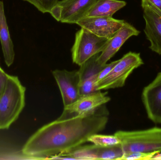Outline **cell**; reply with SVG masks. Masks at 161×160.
<instances>
[{"instance_id":"10","label":"cell","mask_w":161,"mask_h":160,"mask_svg":"<svg viewBox=\"0 0 161 160\" xmlns=\"http://www.w3.org/2000/svg\"><path fill=\"white\" fill-rule=\"evenodd\" d=\"M124 20L112 17H85L76 24L100 37L110 39L125 24Z\"/></svg>"},{"instance_id":"7","label":"cell","mask_w":161,"mask_h":160,"mask_svg":"<svg viewBox=\"0 0 161 160\" xmlns=\"http://www.w3.org/2000/svg\"><path fill=\"white\" fill-rule=\"evenodd\" d=\"M96 0H62L50 12L58 21L77 23L84 17Z\"/></svg>"},{"instance_id":"9","label":"cell","mask_w":161,"mask_h":160,"mask_svg":"<svg viewBox=\"0 0 161 160\" xmlns=\"http://www.w3.org/2000/svg\"><path fill=\"white\" fill-rule=\"evenodd\" d=\"M53 74L59 87L64 107L80 98V76L78 70H56L53 71Z\"/></svg>"},{"instance_id":"8","label":"cell","mask_w":161,"mask_h":160,"mask_svg":"<svg viewBox=\"0 0 161 160\" xmlns=\"http://www.w3.org/2000/svg\"><path fill=\"white\" fill-rule=\"evenodd\" d=\"M144 33L152 51L161 55V12L148 0H142Z\"/></svg>"},{"instance_id":"13","label":"cell","mask_w":161,"mask_h":160,"mask_svg":"<svg viewBox=\"0 0 161 160\" xmlns=\"http://www.w3.org/2000/svg\"><path fill=\"white\" fill-rule=\"evenodd\" d=\"M99 54H96L81 65L78 70L80 76L79 91L81 96L97 91V84L98 74L105 66L99 65L97 61Z\"/></svg>"},{"instance_id":"4","label":"cell","mask_w":161,"mask_h":160,"mask_svg":"<svg viewBox=\"0 0 161 160\" xmlns=\"http://www.w3.org/2000/svg\"><path fill=\"white\" fill-rule=\"evenodd\" d=\"M143 65L140 53L129 52L118 60L110 72L97 84V90L114 89L124 86L132 71Z\"/></svg>"},{"instance_id":"5","label":"cell","mask_w":161,"mask_h":160,"mask_svg":"<svg viewBox=\"0 0 161 160\" xmlns=\"http://www.w3.org/2000/svg\"><path fill=\"white\" fill-rule=\"evenodd\" d=\"M109 39L97 36L81 27L76 33L74 44L72 48L73 62L80 66L92 56L101 53Z\"/></svg>"},{"instance_id":"23","label":"cell","mask_w":161,"mask_h":160,"mask_svg":"<svg viewBox=\"0 0 161 160\" xmlns=\"http://www.w3.org/2000/svg\"><path fill=\"white\" fill-rule=\"evenodd\" d=\"M161 12V0H148Z\"/></svg>"},{"instance_id":"11","label":"cell","mask_w":161,"mask_h":160,"mask_svg":"<svg viewBox=\"0 0 161 160\" xmlns=\"http://www.w3.org/2000/svg\"><path fill=\"white\" fill-rule=\"evenodd\" d=\"M142 100L149 119L161 124V72L144 88Z\"/></svg>"},{"instance_id":"20","label":"cell","mask_w":161,"mask_h":160,"mask_svg":"<svg viewBox=\"0 0 161 160\" xmlns=\"http://www.w3.org/2000/svg\"><path fill=\"white\" fill-rule=\"evenodd\" d=\"M159 153H142V152H133V153H124V156L121 160H149L152 159L156 155Z\"/></svg>"},{"instance_id":"2","label":"cell","mask_w":161,"mask_h":160,"mask_svg":"<svg viewBox=\"0 0 161 160\" xmlns=\"http://www.w3.org/2000/svg\"><path fill=\"white\" fill-rule=\"evenodd\" d=\"M25 88L17 76L8 75L0 98V130L8 129L19 118L25 106Z\"/></svg>"},{"instance_id":"12","label":"cell","mask_w":161,"mask_h":160,"mask_svg":"<svg viewBox=\"0 0 161 160\" xmlns=\"http://www.w3.org/2000/svg\"><path fill=\"white\" fill-rule=\"evenodd\" d=\"M140 32L128 23H125L124 26L110 39L102 52L97 57V61L101 66H104L112 58L120 49L123 44L130 38L139 35Z\"/></svg>"},{"instance_id":"21","label":"cell","mask_w":161,"mask_h":160,"mask_svg":"<svg viewBox=\"0 0 161 160\" xmlns=\"http://www.w3.org/2000/svg\"><path fill=\"white\" fill-rule=\"evenodd\" d=\"M118 60L114 61L109 64H106L105 66L103 68V69L101 70L98 74V78H97V82L100 80L104 78L106 75H108L112 69L114 67V66L118 63Z\"/></svg>"},{"instance_id":"19","label":"cell","mask_w":161,"mask_h":160,"mask_svg":"<svg viewBox=\"0 0 161 160\" xmlns=\"http://www.w3.org/2000/svg\"><path fill=\"white\" fill-rule=\"evenodd\" d=\"M34 5L38 10L43 13H50L57 4L59 0H23Z\"/></svg>"},{"instance_id":"3","label":"cell","mask_w":161,"mask_h":160,"mask_svg":"<svg viewBox=\"0 0 161 160\" xmlns=\"http://www.w3.org/2000/svg\"><path fill=\"white\" fill-rule=\"evenodd\" d=\"M114 135L120 141L125 153L161 152V128L134 131H118Z\"/></svg>"},{"instance_id":"22","label":"cell","mask_w":161,"mask_h":160,"mask_svg":"<svg viewBox=\"0 0 161 160\" xmlns=\"http://www.w3.org/2000/svg\"><path fill=\"white\" fill-rule=\"evenodd\" d=\"M8 76V74H7L0 66V98L5 89Z\"/></svg>"},{"instance_id":"14","label":"cell","mask_w":161,"mask_h":160,"mask_svg":"<svg viewBox=\"0 0 161 160\" xmlns=\"http://www.w3.org/2000/svg\"><path fill=\"white\" fill-rule=\"evenodd\" d=\"M0 41L5 63L7 66L13 64L15 59L14 45L10 37L3 1H0Z\"/></svg>"},{"instance_id":"24","label":"cell","mask_w":161,"mask_h":160,"mask_svg":"<svg viewBox=\"0 0 161 160\" xmlns=\"http://www.w3.org/2000/svg\"><path fill=\"white\" fill-rule=\"evenodd\" d=\"M151 160H161V152L156 155Z\"/></svg>"},{"instance_id":"17","label":"cell","mask_w":161,"mask_h":160,"mask_svg":"<svg viewBox=\"0 0 161 160\" xmlns=\"http://www.w3.org/2000/svg\"><path fill=\"white\" fill-rule=\"evenodd\" d=\"M124 153L122 146L120 143L109 147H98L97 157L98 160H121Z\"/></svg>"},{"instance_id":"15","label":"cell","mask_w":161,"mask_h":160,"mask_svg":"<svg viewBox=\"0 0 161 160\" xmlns=\"http://www.w3.org/2000/svg\"><path fill=\"white\" fill-rule=\"evenodd\" d=\"M126 3L120 0H96L86 17H112L125 6Z\"/></svg>"},{"instance_id":"18","label":"cell","mask_w":161,"mask_h":160,"mask_svg":"<svg viewBox=\"0 0 161 160\" xmlns=\"http://www.w3.org/2000/svg\"><path fill=\"white\" fill-rule=\"evenodd\" d=\"M88 142L92 143L94 145L99 147H109L120 143V141L115 135L93 134L88 139Z\"/></svg>"},{"instance_id":"1","label":"cell","mask_w":161,"mask_h":160,"mask_svg":"<svg viewBox=\"0 0 161 160\" xmlns=\"http://www.w3.org/2000/svg\"><path fill=\"white\" fill-rule=\"evenodd\" d=\"M108 111L100 107L93 114L57 119L38 130L27 140L22 154L35 159H50L88 142V138L105 129Z\"/></svg>"},{"instance_id":"6","label":"cell","mask_w":161,"mask_h":160,"mask_svg":"<svg viewBox=\"0 0 161 160\" xmlns=\"http://www.w3.org/2000/svg\"><path fill=\"white\" fill-rule=\"evenodd\" d=\"M110 100L107 92L102 93L101 91L84 95L72 104L65 106L63 113L58 119L91 115L96 112L100 107Z\"/></svg>"},{"instance_id":"16","label":"cell","mask_w":161,"mask_h":160,"mask_svg":"<svg viewBox=\"0 0 161 160\" xmlns=\"http://www.w3.org/2000/svg\"><path fill=\"white\" fill-rule=\"evenodd\" d=\"M98 147L93 145L80 146L64 154L52 157L50 159L98 160Z\"/></svg>"}]
</instances>
